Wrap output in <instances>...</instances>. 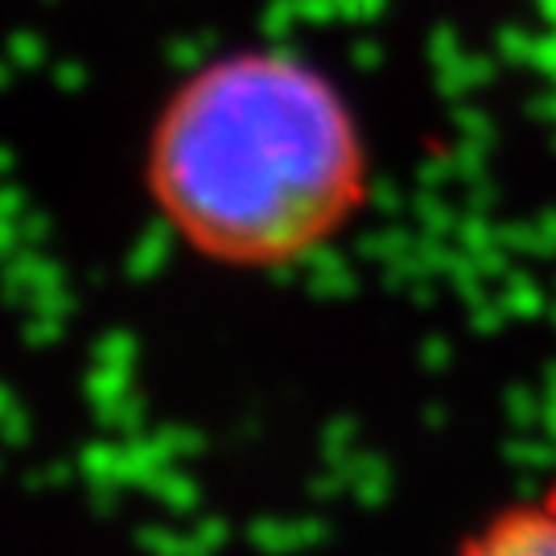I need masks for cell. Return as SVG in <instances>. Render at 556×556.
I'll return each mask as SVG.
<instances>
[{"mask_svg":"<svg viewBox=\"0 0 556 556\" xmlns=\"http://www.w3.org/2000/svg\"><path fill=\"white\" fill-rule=\"evenodd\" d=\"M367 178L346 96L289 50H236L186 75L144 149L165 227L227 268L314 256L367 206Z\"/></svg>","mask_w":556,"mask_h":556,"instance_id":"obj_1","label":"cell"},{"mask_svg":"<svg viewBox=\"0 0 556 556\" xmlns=\"http://www.w3.org/2000/svg\"><path fill=\"white\" fill-rule=\"evenodd\" d=\"M457 556H556V478L540 495L486 519L462 540Z\"/></svg>","mask_w":556,"mask_h":556,"instance_id":"obj_2","label":"cell"}]
</instances>
